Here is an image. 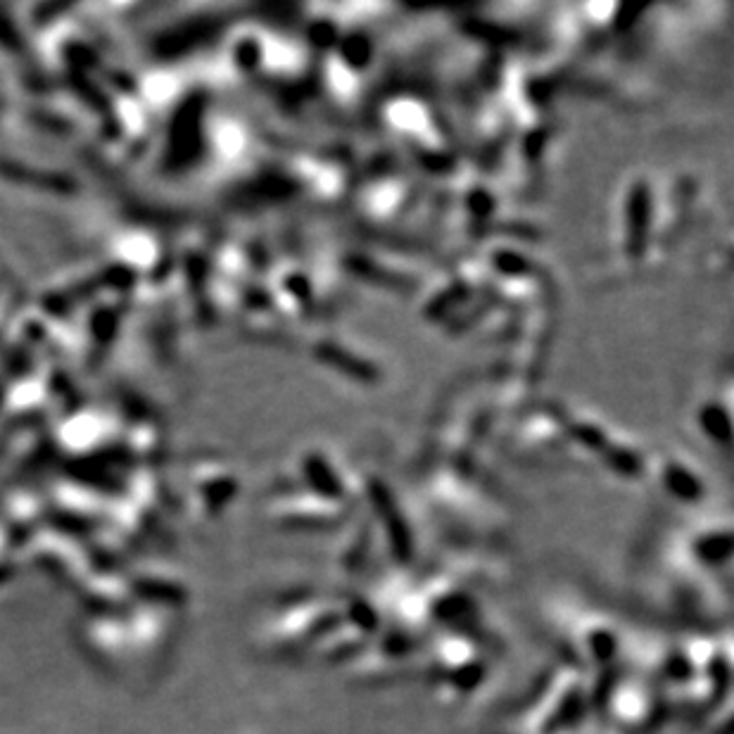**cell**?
<instances>
[{"label":"cell","mask_w":734,"mask_h":734,"mask_svg":"<svg viewBox=\"0 0 734 734\" xmlns=\"http://www.w3.org/2000/svg\"><path fill=\"white\" fill-rule=\"evenodd\" d=\"M493 673V642L464 632H436L426 637L419 675L444 707L468 701Z\"/></svg>","instance_id":"obj_1"},{"label":"cell","mask_w":734,"mask_h":734,"mask_svg":"<svg viewBox=\"0 0 734 734\" xmlns=\"http://www.w3.org/2000/svg\"><path fill=\"white\" fill-rule=\"evenodd\" d=\"M345 618V597L305 595L273 618V642L283 650L312 654L319 642Z\"/></svg>","instance_id":"obj_2"},{"label":"cell","mask_w":734,"mask_h":734,"mask_svg":"<svg viewBox=\"0 0 734 734\" xmlns=\"http://www.w3.org/2000/svg\"><path fill=\"white\" fill-rule=\"evenodd\" d=\"M564 642L571 652L573 668L611 673L621 664V656L625 652L623 630L618 628L609 616L599 611L583 609L564 623Z\"/></svg>","instance_id":"obj_3"},{"label":"cell","mask_w":734,"mask_h":734,"mask_svg":"<svg viewBox=\"0 0 734 734\" xmlns=\"http://www.w3.org/2000/svg\"><path fill=\"white\" fill-rule=\"evenodd\" d=\"M666 485L675 497H680L685 501H699L701 499V483L692 478V473H687L685 468L675 466L668 471Z\"/></svg>","instance_id":"obj_4"}]
</instances>
